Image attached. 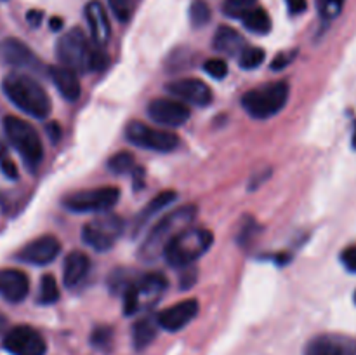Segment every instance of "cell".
<instances>
[{
  "label": "cell",
  "instance_id": "obj_1",
  "mask_svg": "<svg viewBox=\"0 0 356 355\" xmlns=\"http://www.w3.org/2000/svg\"><path fill=\"white\" fill-rule=\"evenodd\" d=\"M197 207L193 204H184L181 207L174 209V211L167 212L146 235L145 242H143L141 249H139V258L143 261L159 260L163 256L167 246L183 232L184 228L193 225L195 218H197Z\"/></svg>",
  "mask_w": 356,
  "mask_h": 355
},
{
  "label": "cell",
  "instance_id": "obj_2",
  "mask_svg": "<svg viewBox=\"0 0 356 355\" xmlns=\"http://www.w3.org/2000/svg\"><path fill=\"white\" fill-rule=\"evenodd\" d=\"M56 54L61 61V66L75 70L76 73L103 70L108 61L103 49L90 44L87 35L80 28H72L59 38Z\"/></svg>",
  "mask_w": 356,
  "mask_h": 355
},
{
  "label": "cell",
  "instance_id": "obj_3",
  "mask_svg": "<svg viewBox=\"0 0 356 355\" xmlns=\"http://www.w3.org/2000/svg\"><path fill=\"white\" fill-rule=\"evenodd\" d=\"M3 94L7 100L33 118H45L51 113V100L40 82L28 73L14 72L3 79Z\"/></svg>",
  "mask_w": 356,
  "mask_h": 355
},
{
  "label": "cell",
  "instance_id": "obj_4",
  "mask_svg": "<svg viewBox=\"0 0 356 355\" xmlns=\"http://www.w3.org/2000/svg\"><path fill=\"white\" fill-rule=\"evenodd\" d=\"M214 242L211 230L202 226H188L167 246L163 258L174 268H188L200 260Z\"/></svg>",
  "mask_w": 356,
  "mask_h": 355
},
{
  "label": "cell",
  "instance_id": "obj_5",
  "mask_svg": "<svg viewBox=\"0 0 356 355\" xmlns=\"http://www.w3.org/2000/svg\"><path fill=\"white\" fill-rule=\"evenodd\" d=\"M289 84L271 82L266 86L247 90L242 96V106L257 120H268L284 110L289 101Z\"/></svg>",
  "mask_w": 356,
  "mask_h": 355
},
{
  "label": "cell",
  "instance_id": "obj_6",
  "mask_svg": "<svg viewBox=\"0 0 356 355\" xmlns=\"http://www.w3.org/2000/svg\"><path fill=\"white\" fill-rule=\"evenodd\" d=\"M3 131H6V136L13 148L24 160V164L31 171L37 169L44 159V145H42L37 129L30 122H24L23 118L9 115V117L3 118Z\"/></svg>",
  "mask_w": 356,
  "mask_h": 355
},
{
  "label": "cell",
  "instance_id": "obj_7",
  "mask_svg": "<svg viewBox=\"0 0 356 355\" xmlns=\"http://www.w3.org/2000/svg\"><path fill=\"white\" fill-rule=\"evenodd\" d=\"M167 285L169 282L162 274H146L136 281H131V284L124 289L125 315H136L155 306V303L165 292Z\"/></svg>",
  "mask_w": 356,
  "mask_h": 355
},
{
  "label": "cell",
  "instance_id": "obj_8",
  "mask_svg": "<svg viewBox=\"0 0 356 355\" xmlns=\"http://www.w3.org/2000/svg\"><path fill=\"white\" fill-rule=\"evenodd\" d=\"M122 233H124V221H122V218H118L117 214L103 212V214H99L97 218L90 219L89 223L83 225L82 239L94 251L104 253V251L111 249L118 242Z\"/></svg>",
  "mask_w": 356,
  "mask_h": 355
},
{
  "label": "cell",
  "instance_id": "obj_9",
  "mask_svg": "<svg viewBox=\"0 0 356 355\" xmlns=\"http://www.w3.org/2000/svg\"><path fill=\"white\" fill-rule=\"evenodd\" d=\"M118 198H120V190L117 187H101L94 190L75 191L63 200V205L68 211L79 214H87V212L103 214L117 204Z\"/></svg>",
  "mask_w": 356,
  "mask_h": 355
},
{
  "label": "cell",
  "instance_id": "obj_10",
  "mask_svg": "<svg viewBox=\"0 0 356 355\" xmlns=\"http://www.w3.org/2000/svg\"><path fill=\"white\" fill-rule=\"evenodd\" d=\"M125 138L131 145L138 146V148L152 150V152L159 153H169L179 145V138L174 132L152 127V125H146L138 120H132L125 127Z\"/></svg>",
  "mask_w": 356,
  "mask_h": 355
},
{
  "label": "cell",
  "instance_id": "obj_11",
  "mask_svg": "<svg viewBox=\"0 0 356 355\" xmlns=\"http://www.w3.org/2000/svg\"><path fill=\"white\" fill-rule=\"evenodd\" d=\"M3 348L13 355H45L47 343L33 327L16 326L3 336Z\"/></svg>",
  "mask_w": 356,
  "mask_h": 355
},
{
  "label": "cell",
  "instance_id": "obj_12",
  "mask_svg": "<svg viewBox=\"0 0 356 355\" xmlns=\"http://www.w3.org/2000/svg\"><path fill=\"white\" fill-rule=\"evenodd\" d=\"M148 115L155 124L163 127H181L188 122L191 111L174 97H156L148 104Z\"/></svg>",
  "mask_w": 356,
  "mask_h": 355
},
{
  "label": "cell",
  "instance_id": "obj_13",
  "mask_svg": "<svg viewBox=\"0 0 356 355\" xmlns=\"http://www.w3.org/2000/svg\"><path fill=\"white\" fill-rule=\"evenodd\" d=\"M0 58L6 65L13 68L28 70V72H40L42 61L35 56V52L19 38L7 37L0 42Z\"/></svg>",
  "mask_w": 356,
  "mask_h": 355
},
{
  "label": "cell",
  "instance_id": "obj_14",
  "mask_svg": "<svg viewBox=\"0 0 356 355\" xmlns=\"http://www.w3.org/2000/svg\"><path fill=\"white\" fill-rule=\"evenodd\" d=\"M167 93L174 100L184 104H195V106H207L212 101V90L205 82L198 79H179L167 84Z\"/></svg>",
  "mask_w": 356,
  "mask_h": 355
},
{
  "label": "cell",
  "instance_id": "obj_15",
  "mask_svg": "<svg viewBox=\"0 0 356 355\" xmlns=\"http://www.w3.org/2000/svg\"><path fill=\"white\" fill-rule=\"evenodd\" d=\"M59 251H61V244L54 235H42L26 244L17 253V260L23 263L44 267V265L52 263L59 256Z\"/></svg>",
  "mask_w": 356,
  "mask_h": 355
},
{
  "label": "cell",
  "instance_id": "obj_16",
  "mask_svg": "<svg viewBox=\"0 0 356 355\" xmlns=\"http://www.w3.org/2000/svg\"><path fill=\"white\" fill-rule=\"evenodd\" d=\"M305 355H356V340L346 334H320L309 341Z\"/></svg>",
  "mask_w": 356,
  "mask_h": 355
},
{
  "label": "cell",
  "instance_id": "obj_17",
  "mask_svg": "<svg viewBox=\"0 0 356 355\" xmlns=\"http://www.w3.org/2000/svg\"><path fill=\"white\" fill-rule=\"evenodd\" d=\"M197 299H184V301H179L176 303V305L169 306V308L162 310V312L156 315V324H159V327H162V329L169 331V333H176V331L184 329V327L197 317Z\"/></svg>",
  "mask_w": 356,
  "mask_h": 355
},
{
  "label": "cell",
  "instance_id": "obj_18",
  "mask_svg": "<svg viewBox=\"0 0 356 355\" xmlns=\"http://www.w3.org/2000/svg\"><path fill=\"white\" fill-rule=\"evenodd\" d=\"M86 19L89 24L90 40L94 45L103 49L111 38V24L106 9L99 0H90L86 6Z\"/></svg>",
  "mask_w": 356,
  "mask_h": 355
},
{
  "label": "cell",
  "instance_id": "obj_19",
  "mask_svg": "<svg viewBox=\"0 0 356 355\" xmlns=\"http://www.w3.org/2000/svg\"><path fill=\"white\" fill-rule=\"evenodd\" d=\"M30 292V278L16 268L0 270V296L9 303H21Z\"/></svg>",
  "mask_w": 356,
  "mask_h": 355
},
{
  "label": "cell",
  "instance_id": "obj_20",
  "mask_svg": "<svg viewBox=\"0 0 356 355\" xmlns=\"http://www.w3.org/2000/svg\"><path fill=\"white\" fill-rule=\"evenodd\" d=\"M49 77L66 101L79 100L80 94H82V84H80L79 73L75 70L66 68V66H51Z\"/></svg>",
  "mask_w": 356,
  "mask_h": 355
},
{
  "label": "cell",
  "instance_id": "obj_21",
  "mask_svg": "<svg viewBox=\"0 0 356 355\" xmlns=\"http://www.w3.org/2000/svg\"><path fill=\"white\" fill-rule=\"evenodd\" d=\"M90 270V260L82 251H72L66 256L65 265H63V282L66 287L73 289L82 284L87 278Z\"/></svg>",
  "mask_w": 356,
  "mask_h": 355
},
{
  "label": "cell",
  "instance_id": "obj_22",
  "mask_svg": "<svg viewBox=\"0 0 356 355\" xmlns=\"http://www.w3.org/2000/svg\"><path fill=\"white\" fill-rule=\"evenodd\" d=\"M177 198L176 191L172 190H167V191H162V194L156 195L155 198H152V200L146 204V207L143 209L141 212H139L138 216H136L134 219V226H132V232H134V235H138L141 230H145L146 226H148V223L152 221L153 218H155L159 212H162L163 209L169 207L170 204H172L174 200Z\"/></svg>",
  "mask_w": 356,
  "mask_h": 355
},
{
  "label": "cell",
  "instance_id": "obj_23",
  "mask_svg": "<svg viewBox=\"0 0 356 355\" xmlns=\"http://www.w3.org/2000/svg\"><path fill=\"white\" fill-rule=\"evenodd\" d=\"M212 45L216 51L225 56H240V52L247 47L242 35L229 26H219L216 30Z\"/></svg>",
  "mask_w": 356,
  "mask_h": 355
},
{
  "label": "cell",
  "instance_id": "obj_24",
  "mask_svg": "<svg viewBox=\"0 0 356 355\" xmlns=\"http://www.w3.org/2000/svg\"><path fill=\"white\" fill-rule=\"evenodd\" d=\"M156 327H159L156 319L153 320L148 319V317L139 319L138 322L132 326V343H134L136 350H143V348H146L153 340H155Z\"/></svg>",
  "mask_w": 356,
  "mask_h": 355
},
{
  "label": "cell",
  "instance_id": "obj_25",
  "mask_svg": "<svg viewBox=\"0 0 356 355\" xmlns=\"http://www.w3.org/2000/svg\"><path fill=\"white\" fill-rule=\"evenodd\" d=\"M240 19L247 30L256 35H266L271 30V17L263 7H254L249 13L243 14Z\"/></svg>",
  "mask_w": 356,
  "mask_h": 355
},
{
  "label": "cell",
  "instance_id": "obj_26",
  "mask_svg": "<svg viewBox=\"0 0 356 355\" xmlns=\"http://www.w3.org/2000/svg\"><path fill=\"white\" fill-rule=\"evenodd\" d=\"M59 299V287L56 278L51 274L44 275L40 281V291H38V301L42 305H54Z\"/></svg>",
  "mask_w": 356,
  "mask_h": 355
},
{
  "label": "cell",
  "instance_id": "obj_27",
  "mask_svg": "<svg viewBox=\"0 0 356 355\" xmlns=\"http://www.w3.org/2000/svg\"><path fill=\"white\" fill-rule=\"evenodd\" d=\"M266 52L259 47H245L238 56V65L243 70H254L263 65Z\"/></svg>",
  "mask_w": 356,
  "mask_h": 355
},
{
  "label": "cell",
  "instance_id": "obj_28",
  "mask_svg": "<svg viewBox=\"0 0 356 355\" xmlns=\"http://www.w3.org/2000/svg\"><path fill=\"white\" fill-rule=\"evenodd\" d=\"M136 160L132 157V153L129 152H118L108 160V167H110L111 173L115 174H127L129 171L134 169Z\"/></svg>",
  "mask_w": 356,
  "mask_h": 355
},
{
  "label": "cell",
  "instance_id": "obj_29",
  "mask_svg": "<svg viewBox=\"0 0 356 355\" xmlns=\"http://www.w3.org/2000/svg\"><path fill=\"white\" fill-rule=\"evenodd\" d=\"M190 21L195 28H200L211 21V7L204 0H195L190 6Z\"/></svg>",
  "mask_w": 356,
  "mask_h": 355
},
{
  "label": "cell",
  "instance_id": "obj_30",
  "mask_svg": "<svg viewBox=\"0 0 356 355\" xmlns=\"http://www.w3.org/2000/svg\"><path fill=\"white\" fill-rule=\"evenodd\" d=\"M257 0H226L225 6H222V13L228 17H238L240 19L243 14L254 9Z\"/></svg>",
  "mask_w": 356,
  "mask_h": 355
},
{
  "label": "cell",
  "instance_id": "obj_31",
  "mask_svg": "<svg viewBox=\"0 0 356 355\" xmlns=\"http://www.w3.org/2000/svg\"><path fill=\"white\" fill-rule=\"evenodd\" d=\"M346 0H318V13L323 19H336L343 10Z\"/></svg>",
  "mask_w": 356,
  "mask_h": 355
},
{
  "label": "cell",
  "instance_id": "obj_32",
  "mask_svg": "<svg viewBox=\"0 0 356 355\" xmlns=\"http://www.w3.org/2000/svg\"><path fill=\"white\" fill-rule=\"evenodd\" d=\"M204 72L207 73L212 79H225L228 75V65H226L225 59L221 58H211L204 63Z\"/></svg>",
  "mask_w": 356,
  "mask_h": 355
},
{
  "label": "cell",
  "instance_id": "obj_33",
  "mask_svg": "<svg viewBox=\"0 0 356 355\" xmlns=\"http://www.w3.org/2000/svg\"><path fill=\"white\" fill-rule=\"evenodd\" d=\"M111 13L118 21H129L132 16V0H108Z\"/></svg>",
  "mask_w": 356,
  "mask_h": 355
},
{
  "label": "cell",
  "instance_id": "obj_34",
  "mask_svg": "<svg viewBox=\"0 0 356 355\" xmlns=\"http://www.w3.org/2000/svg\"><path fill=\"white\" fill-rule=\"evenodd\" d=\"M0 169H2V173L6 174L9 180H16L17 178L16 164H14V160L10 159L9 152H7V148L2 145V143H0Z\"/></svg>",
  "mask_w": 356,
  "mask_h": 355
},
{
  "label": "cell",
  "instance_id": "obj_35",
  "mask_svg": "<svg viewBox=\"0 0 356 355\" xmlns=\"http://www.w3.org/2000/svg\"><path fill=\"white\" fill-rule=\"evenodd\" d=\"M341 260H343V265L350 271H356V246L348 247L343 254H341Z\"/></svg>",
  "mask_w": 356,
  "mask_h": 355
},
{
  "label": "cell",
  "instance_id": "obj_36",
  "mask_svg": "<svg viewBox=\"0 0 356 355\" xmlns=\"http://www.w3.org/2000/svg\"><path fill=\"white\" fill-rule=\"evenodd\" d=\"M110 336H111V331L106 329V327H104V329H96L92 334V343L97 345V347L106 345L108 340H110Z\"/></svg>",
  "mask_w": 356,
  "mask_h": 355
},
{
  "label": "cell",
  "instance_id": "obj_37",
  "mask_svg": "<svg viewBox=\"0 0 356 355\" xmlns=\"http://www.w3.org/2000/svg\"><path fill=\"white\" fill-rule=\"evenodd\" d=\"M292 59H294V54H280V56H277V58L273 59V63H271V68H273V70H284L285 66L291 65Z\"/></svg>",
  "mask_w": 356,
  "mask_h": 355
},
{
  "label": "cell",
  "instance_id": "obj_38",
  "mask_svg": "<svg viewBox=\"0 0 356 355\" xmlns=\"http://www.w3.org/2000/svg\"><path fill=\"white\" fill-rule=\"evenodd\" d=\"M287 7L291 14H301L308 7V2L306 0H287Z\"/></svg>",
  "mask_w": 356,
  "mask_h": 355
},
{
  "label": "cell",
  "instance_id": "obj_39",
  "mask_svg": "<svg viewBox=\"0 0 356 355\" xmlns=\"http://www.w3.org/2000/svg\"><path fill=\"white\" fill-rule=\"evenodd\" d=\"M28 21H30L33 26H37V24H40L42 21V13H38V10H31V13H28Z\"/></svg>",
  "mask_w": 356,
  "mask_h": 355
},
{
  "label": "cell",
  "instance_id": "obj_40",
  "mask_svg": "<svg viewBox=\"0 0 356 355\" xmlns=\"http://www.w3.org/2000/svg\"><path fill=\"white\" fill-rule=\"evenodd\" d=\"M61 24H63V21L59 19V17H54V19H51L52 30H59V28H61Z\"/></svg>",
  "mask_w": 356,
  "mask_h": 355
},
{
  "label": "cell",
  "instance_id": "obj_41",
  "mask_svg": "<svg viewBox=\"0 0 356 355\" xmlns=\"http://www.w3.org/2000/svg\"><path fill=\"white\" fill-rule=\"evenodd\" d=\"M6 327H7V319H6V315L0 312V333H2V331H6Z\"/></svg>",
  "mask_w": 356,
  "mask_h": 355
},
{
  "label": "cell",
  "instance_id": "obj_42",
  "mask_svg": "<svg viewBox=\"0 0 356 355\" xmlns=\"http://www.w3.org/2000/svg\"><path fill=\"white\" fill-rule=\"evenodd\" d=\"M351 145H353V148L356 150V122L353 125V138H351Z\"/></svg>",
  "mask_w": 356,
  "mask_h": 355
},
{
  "label": "cell",
  "instance_id": "obj_43",
  "mask_svg": "<svg viewBox=\"0 0 356 355\" xmlns=\"http://www.w3.org/2000/svg\"><path fill=\"white\" fill-rule=\"evenodd\" d=\"M355 303H356V292H355Z\"/></svg>",
  "mask_w": 356,
  "mask_h": 355
}]
</instances>
